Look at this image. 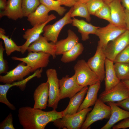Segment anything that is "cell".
Returning <instances> with one entry per match:
<instances>
[{"instance_id":"2e32d148","label":"cell","mask_w":129,"mask_h":129,"mask_svg":"<svg viewBox=\"0 0 129 129\" xmlns=\"http://www.w3.org/2000/svg\"><path fill=\"white\" fill-rule=\"evenodd\" d=\"M54 19L52 18L46 22L38 25L30 29H27L23 35V37L26 40L25 43L21 46V52L22 54H24L27 50L29 46L37 40L41 34L43 32L44 27L49 22Z\"/></svg>"},{"instance_id":"e0dca14e","label":"cell","mask_w":129,"mask_h":129,"mask_svg":"<svg viewBox=\"0 0 129 129\" xmlns=\"http://www.w3.org/2000/svg\"><path fill=\"white\" fill-rule=\"evenodd\" d=\"M108 5L110 10L111 23L118 27L126 28L125 13L121 4V0H113Z\"/></svg>"},{"instance_id":"bcb514c9","label":"cell","mask_w":129,"mask_h":129,"mask_svg":"<svg viewBox=\"0 0 129 129\" xmlns=\"http://www.w3.org/2000/svg\"><path fill=\"white\" fill-rule=\"evenodd\" d=\"M106 4L108 5L113 0H102Z\"/></svg>"},{"instance_id":"9a60e30c","label":"cell","mask_w":129,"mask_h":129,"mask_svg":"<svg viewBox=\"0 0 129 129\" xmlns=\"http://www.w3.org/2000/svg\"><path fill=\"white\" fill-rule=\"evenodd\" d=\"M27 51L29 52H41L49 54L54 59L56 57V47L55 43H49L43 36L39 38L31 44Z\"/></svg>"},{"instance_id":"8fae6325","label":"cell","mask_w":129,"mask_h":129,"mask_svg":"<svg viewBox=\"0 0 129 129\" xmlns=\"http://www.w3.org/2000/svg\"><path fill=\"white\" fill-rule=\"evenodd\" d=\"M129 97V90L121 81L110 90L100 95L99 99L104 103L117 102Z\"/></svg>"},{"instance_id":"7bdbcfd3","label":"cell","mask_w":129,"mask_h":129,"mask_svg":"<svg viewBox=\"0 0 129 129\" xmlns=\"http://www.w3.org/2000/svg\"><path fill=\"white\" fill-rule=\"evenodd\" d=\"M125 10L129 11V0H121Z\"/></svg>"},{"instance_id":"603a6c76","label":"cell","mask_w":129,"mask_h":129,"mask_svg":"<svg viewBox=\"0 0 129 129\" xmlns=\"http://www.w3.org/2000/svg\"><path fill=\"white\" fill-rule=\"evenodd\" d=\"M22 0H8L6 9L0 12V18L6 16L15 21L22 18Z\"/></svg>"},{"instance_id":"ab89813d","label":"cell","mask_w":129,"mask_h":129,"mask_svg":"<svg viewBox=\"0 0 129 129\" xmlns=\"http://www.w3.org/2000/svg\"><path fill=\"white\" fill-rule=\"evenodd\" d=\"M59 1L61 5L69 7L73 6L76 2L75 0H58Z\"/></svg>"},{"instance_id":"ee69618b","label":"cell","mask_w":129,"mask_h":129,"mask_svg":"<svg viewBox=\"0 0 129 129\" xmlns=\"http://www.w3.org/2000/svg\"><path fill=\"white\" fill-rule=\"evenodd\" d=\"M121 81L125 85L129 90V80H122Z\"/></svg>"},{"instance_id":"f6af8a7d","label":"cell","mask_w":129,"mask_h":129,"mask_svg":"<svg viewBox=\"0 0 129 129\" xmlns=\"http://www.w3.org/2000/svg\"><path fill=\"white\" fill-rule=\"evenodd\" d=\"M76 2L86 3L90 0H75Z\"/></svg>"},{"instance_id":"7402d4cb","label":"cell","mask_w":129,"mask_h":129,"mask_svg":"<svg viewBox=\"0 0 129 129\" xmlns=\"http://www.w3.org/2000/svg\"><path fill=\"white\" fill-rule=\"evenodd\" d=\"M113 62L107 58L105 62V92L107 91L116 86L120 81L116 75Z\"/></svg>"},{"instance_id":"e575fe53","label":"cell","mask_w":129,"mask_h":129,"mask_svg":"<svg viewBox=\"0 0 129 129\" xmlns=\"http://www.w3.org/2000/svg\"><path fill=\"white\" fill-rule=\"evenodd\" d=\"M113 62L114 63H129V45L117 55Z\"/></svg>"},{"instance_id":"5bb4252c","label":"cell","mask_w":129,"mask_h":129,"mask_svg":"<svg viewBox=\"0 0 129 129\" xmlns=\"http://www.w3.org/2000/svg\"><path fill=\"white\" fill-rule=\"evenodd\" d=\"M26 64L22 62L5 75H0V82L4 84H11L24 80V78L32 73L31 68Z\"/></svg>"},{"instance_id":"ba28073f","label":"cell","mask_w":129,"mask_h":129,"mask_svg":"<svg viewBox=\"0 0 129 129\" xmlns=\"http://www.w3.org/2000/svg\"><path fill=\"white\" fill-rule=\"evenodd\" d=\"M129 45V31L127 30L102 48L107 58L113 61L117 55Z\"/></svg>"},{"instance_id":"52a82bcc","label":"cell","mask_w":129,"mask_h":129,"mask_svg":"<svg viewBox=\"0 0 129 129\" xmlns=\"http://www.w3.org/2000/svg\"><path fill=\"white\" fill-rule=\"evenodd\" d=\"M73 9V6L61 19L52 25H46L43 28V36L48 41L56 43L58 41L59 34L63 28L66 25L72 24V19L71 14Z\"/></svg>"},{"instance_id":"4fadbf2b","label":"cell","mask_w":129,"mask_h":129,"mask_svg":"<svg viewBox=\"0 0 129 129\" xmlns=\"http://www.w3.org/2000/svg\"><path fill=\"white\" fill-rule=\"evenodd\" d=\"M43 68L38 69L34 72L33 74L20 81L14 82L11 84H5L0 85V102L5 104L8 107L10 106L11 103L7 98V94L9 89L13 86L18 87L22 91L24 90L27 83L30 80L34 77L39 78L41 77Z\"/></svg>"},{"instance_id":"5b68a950","label":"cell","mask_w":129,"mask_h":129,"mask_svg":"<svg viewBox=\"0 0 129 129\" xmlns=\"http://www.w3.org/2000/svg\"><path fill=\"white\" fill-rule=\"evenodd\" d=\"M49 54L41 52H29L25 57L12 56V59L23 62L31 68L32 73L38 69L46 67L49 62Z\"/></svg>"},{"instance_id":"d6986e66","label":"cell","mask_w":129,"mask_h":129,"mask_svg":"<svg viewBox=\"0 0 129 129\" xmlns=\"http://www.w3.org/2000/svg\"><path fill=\"white\" fill-rule=\"evenodd\" d=\"M50 11L44 5L40 4L34 11L28 16L27 21L33 27L44 23L51 19H55L56 17L54 14L48 15Z\"/></svg>"},{"instance_id":"f35d334b","label":"cell","mask_w":129,"mask_h":129,"mask_svg":"<svg viewBox=\"0 0 129 129\" xmlns=\"http://www.w3.org/2000/svg\"><path fill=\"white\" fill-rule=\"evenodd\" d=\"M115 103L118 107L129 111V97Z\"/></svg>"},{"instance_id":"d6a6232c","label":"cell","mask_w":129,"mask_h":129,"mask_svg":"<svg viewBox=\"0 0 129 129\" xmlns=\"http://www.w3.org/2000/svg\"><path fill=\"white\" fill-rule=\"evenodd\" d=\"M101 19L105 20L111 23V11L108 5L105 4L97 10L94 15Z\"/></svg>"},{"instance_id":"30bf717a","label":"cell","mask_w":129,"mask_h":129,"mask_svg":"<svg viewBox=\"0 0 129 129\" xmlns=\"http://www.w3.org/2000/svg\"><path fill=\"white\" fill-rule=\"evenodd\" d=\"M60 100L67 98H70L80 91L83 87L77 83L75 75L69 77L68 75L59 80Z\"/></svg>"},{"instance_id":"6da1fadb","label":"cell","mask_w":129,"mask_h":129,"mask_svg":"<svg viewBox=\"0 0 129 129\" xmlns=\"http://www.w3.org/2000/svg\"><path fill=\"white\" fill-rule=\"evenodd\" d=\"M18 113L19 123L24 129H44L48 123L64 116L62 111L53 109L45 111L29 106L21 107Z\"/></svg>"},{"instance_id":"d590c367","label":"cell","mask_w":129,"mask_h":129,"mask_svg":"<svg viewBox=\"0 0 129 129\" xmlns=\"http://www.w3.org/2000/svg\"><path fill=\"white\" fill-rule=\"evenodd\" d=\"M5 50L2 41L0 42V74H5L8 72L9 66L7 61L4 58L3 52Z\"/></svg>"},{"instance_id":"60d3db41","label":"cell","mask_w":129,"mask_h":129,"mask_svg":"<svg viewBox=\"0 0 129 129\" xmlns=\"http://www.w3.org/2000/svg\"><path fill=\"white\" fill-rule=\"evenodd\" d=\"M125 22L127 30L129 31V11L125 10Z\"/></svg>"},{"instance_id":"9c48e42d","label":"cell","mask_w":129,"mask_h":129,"mask_svg":"<svg viewBox=\"0 0 129 129\" xmlns=\"http://www.w3.org/2000/svg\"><path fill=\"white\" fill-rule=\"evenodd\" d=\"M127 30L126 28L120 27L111 23L105 27H99L95 34L99 39L98 46L103 48Z\"/></svg>"},{"instance_id":"ac0fdd59","label":"cell","mask_w":129,"mask_h":129,"mask_svg":"<svg viewBox=\"0 0 129 129\" xmlns=\"http://www.w3.org/2000/svg\"><path fill=\"white\" fill-rule=\"evenodd\" d=\"M33 108L45 109L48 106L49 98V85L47 81L40 84L35 89L33 95Z\"/></svg>"},{"instance_id":"836d02e7","label":"cell","mask_w":129,"mask_h":129,"mask_svg":"<svg viewBox=\"0 0 129 129\" xmlns=\"http://www.w3.org/2000/svg\"><path fill=\"white\" fill-rule=\"evenodd\" d=\"M86 4L89 14L93 15L105 4L102 0H90Z\"/></svg>"},{"instance_id":"484cf974","label":"cell","mask_w":129,"mask_h":129,"mask_svg":"<svg viewBox=\"0 0 129 129\" xmlns=\"http://www.w3.org/2000/svg\"><path fill=\"white\" fill-rule=\"evenodd\" d=\"M101 82L99 80L95 83L89 86L86 96L77 112L89 108L95 104L97 99L98 93L101 87Z\"/></svg>"},{"instance_id":"83f0119b","label":"cell","mask_w":129,"mask_h":129,"mask_svg":"<svg viewBox=\"0 0 129 129\" xmlns=\"http://www.w3.org/2000/svg\"><path fill=\"white\" fill-rule=\"evenodd\" d=\"M5 34V30L0 28V38L4 41L7 55L9 56L15 51L21 52V46L17 45L11 38H9V36H6Z\"/></svg>"},{"instance_id":"4316f807","label":"cell","mask_w":129,"mask_h":129,"mask_svg":"<svg viewBox=\"0 0 129 129\" xmlns=\"http://www.w3.org/2000/svg\"><path fill=\"white\" fill-rule=\"evenodd\" d=\"M84 50L83 44L79 43L70 50L62 54L61 61L64 63L75 61L82 54Z\"/></svg>"},{"instance_id":"1f68e13d","label":"cell","mask_w":129,"mask_h":129,"mask_svg":"<svg viewBox=\"0 0 129 129\" xmlns=\"http://www.w3.org/2000/svg\"><path fill=\"white\" fill-rule=\"evenodd\" d=\"M41 4L39 0H22V8L23 17H27Z\"/></svg>"},{"instance_id":"44dd1931","label":"cell","mask_w":129,"mask_h":129,"mask_svg":"<svg viewBox=\"0 0 129 129\" xmlns=\"http://www.w3.org/2000/svg\"><path fill=\"white\" fill-rule=\"evenodd\" d=\"M67 33L66 38L57 41L55 43L56 55H62L79 43V38L73 31L69 29L68 30Z\"/></svg>"},{"instance_id":"7c38bea8","label":"cell","mask_w":129,"mask_h":129,"mask_svg":"<svg viewBox=\"0 0 129 129\" xmlns=\"http://www.w3.org/2000/svg\"><path fill=\"white\" fill-rule=\"evenodd\" d=\"M106 57L102 49L98 46L93 56L87 62L90 67L102 82L105 77V62Z\"/></svg>"},{"instance_id":"8992f818","label":"cell","mask_w":129,"mask_h":129,"mask_svg":"<svg viewBox=\"0 0 129 129\" xmlns=\"http://www.w3.org/2000/svg\"><path fill=\"white\" fill-rule=\"evenodd\" d=\"M49 85V98L48 106L56 109L59 99V79L56 70L53 68L47 70L46 72Z\"/></svg>"},{"instance_id":"277c9868","label":"cell","mask_w":129,"mask_h":129,"mask_svg":"<svg viewBox=\"0 0 129 129\" xmlns=\"http://www.w3.org/2000/svg\"><path fill=\"white\" fill-rule=\"evenodd\" d=\"M111 112L110 106L98 99L93 108L87 115L81 129H87L97 121L109 118Z\"/></svg>"},{"instance_id":"8d00e7d4","label":"cell","mask_w":129,"mask_h":129,"mask_svg":"<svg viewBox=\"0 0 129 129\" xmlns=\"http://www.w3.org/2000/svg\"><path fill=\"white\" fill-rule=\"evenodd\" d=\"M13 124V116L10 113L0 124V129H15Z\"/></svg>"},{"instance_id":"cb8c5ba5","label":"cell","mask_w":129,"mask_h":129,"mask_svg":"<svg viewBox=\"0 0 129 129\" xmlns=\"http://www.w3.org/2000/svg\"><path fill=\"white\" fill-rule=\"evenodd\" d=\"M88 88L87 86L84 87L80 91L70 98L68 106L64 110L62 111L64 116L74 114L77 112L83 101Z\"/></svg>"},{"instance_id":"74e56055","label":"cell","mask_w":129,"mask_h":129,"mask_svg":"<svg viewBox=\"0 0 129 129\" xmlns=\"http://www.w3.org/2000/svg\"><path fill=\"white\" fill-rule=\"evenodd\" d=\"M129 127V118L123 120L117 124L114 125L113 129H125Z\"/></svg>"},{"instance_id":"f546056e","label":"cell","mask_w":129,"mask_h":129,"mask_svg":"<svg viewBox=\"0 0 129 129\" xmlns=\"http://www.w3.org/2000/svg\"><path fill=\"white\" fill-rule=\"evenodd\" d=\"M114 66L117 76L120 81L129 80V63H115Z\"/></svg>"},{"instance_id":"7a4b0ae2","label":"cell","mask_w":129,"mask_h":129,"mask_svg":"<svg viewBox=\"0 0 129 129\" xmlns=\"http://www.w3.org/2000/svg\"><path fill=\"white\" fill-rule=\"evenodd\" d=\"M92 108L83 109L76 113L65 115L53 122V124L59 129H79L84 122L86 116Z\"/></svg>"},{"instance_id":"d4e9b609","label":"cell","mask_w":129,"mask_h":129,"mask_svg":"<svg viewBox=\"0 0 129 129\" xmlns=\"http://www.w3.org/2000/svg\"><path fill=\"white\" fill-rule=\"evenodd\" d=\"M73 18L72 25L77 27L78 32L81 34V40L83 41L88 40L89 34H95L97 29L99 27L88 23L83 20H79Z\"/></svg>"},{"instance_id":"ffe728a7","label":"cell","mask_w":129,"mask_h":129,"mask_svg":"<svg viewBox=\"0 0 129 129\" xmlns=\"http://www.w3.org/2000/svg\"><path fill=\"white\" fill-rule=\"evenodd\" d=\"M111 109L109 119L101 129H110L118 122L129 118V111L120 108L114 102L107 103Z\"/></svg>"},{"instance_id":"f1b7e54d","label":"cell","mask_w":129,"mask_h":129,"mask_svg":"<svg viewBox=\"0 0 129 129\" xmlns=\"http://www.w3.org/2000/svg\"><path fill=\"white\" fill-rule=\"evenodd\" d=\"M73 7V9L71 14V17L79 16L85 18L88 22L91 21L90 15L86 3L76 2Z\"/></svg>"},{"instance_id":"3957f363","label":"cell","mask_w":129,"mask_h":129,"mask_svg":"<svg viewBox=\"0 0 129 129\" xmlns=\"http://www.w3.org/2000/svg\"><path fill=\"white\" fill-rule=\"evenodd\" d=\"M74 69L77 82L81 86H90L100 80L84 59L78 60L74 66Z\"/></svg>"},{"instance_id":"b9f144b4","label":"cell","mask_w":129,"mask_h":129,"mask_svg":"<svg viewBox=\"0 0 129 129\" xmlns=\"http://www.w3.org/2000/svg\"><path fill=\"white\" fill-rule=\"evenodd\" d=\"M7 5L6 0H0V9L1 11L5 10Z\"/></svg>"},{"instance_id":"4dcf8cb0","label":"cell","mask_w":129,"mask_h":129,"mask_svg":"<svg viewBox=\"0 0 129 129\" xmlns=\"http://www.w3.org/2000/svg\"><path fill=\"white\" fill-rule=\"evenodd\" d=\"M41 4H42L49 9L50 11H56L59 15L62 16L66 11L64 7L61 6L58 0H39Z\"/></svg>"}]
</instances>
